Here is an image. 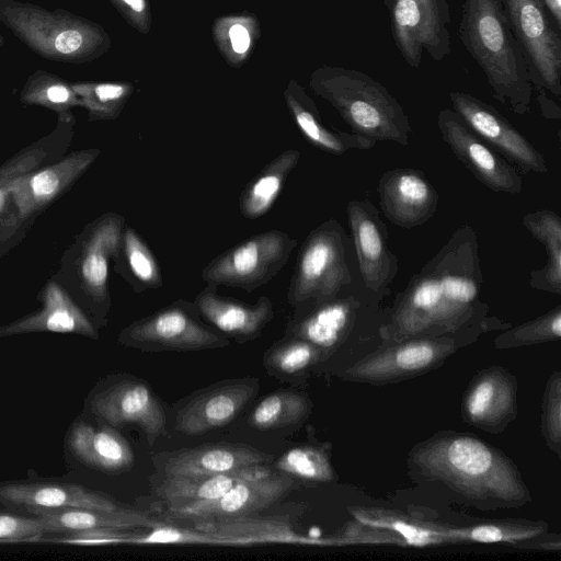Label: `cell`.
<instances>
[{
    "instance_id": "ffe728a7",
    "label": "cell",
    "mask_w": 561,
    "mask_h": 561,
    "mask_svg": "<svg viewBox=\"0 0 561 561\" xmlns=\"http://www.w3.org/2000/svg\"><path fill=\"white\" fill-rule=\"evenodd\" d=\"M0 504L33 514L71 508L114 512L126 507L80 484L54 481L0 483Z\"/></svg>"
},
{
    "instance_id": "e0dca14e",
    "label": "cell",
    "mask_w": 561,
    "mask_h": 561,
    "mask_svg": "<svg viewBox=\"0 0 561 561\" xmlns=\"http://www.w3.org/2000/svg\"><path fill=\"white\" fill-rule=\"evenodd\" d=\"M92 414L112 427L138 426L149 445L167 433V415L148 385L122 379L95 391L90 400Z\"/></svg>"
},
{
    "instance_id": "484cf974",
    "label": "cell",
    "mask_w": 561,
    "mask_h": 561,
    "mask_svg": "<svg viewBox=\"0 0 561 561\" xmlns=\"http://www.w3.org/2000/svg\"><path fill=\"white\" fill-rule=\"evenodd\" d=\"M196 529L225 536L237 546L255 543L291 545H343L344 540L316 539L304 536L294 529L288 515L254 516V514L226 517L194 519Z\"/></svg>"
},
{
    "instance_id": "3957f363",
    "label": "cell",
    "mask_w": 561,
    "mask_h": 561,
    "mask_svg": "<svg viewBox=\"0 0 561 561\" xmlns=\"http://www.w3.org/2000/svg\"><path fill=\"white\" fill-rule=\"evenodd\" d=\"M458 36L485 73L493 98L515 114H527L534 90L502 1L463 0Z\"/></svg>"
},
{
    "instance_id": "52a82bcc",
    "label": "cell",
    "mask_w": 561,
    "mask_h": 561,
    "mask_svg": "<svg viewBox=\"0 0 561 561\" xmlns=\"http://www.w3.org/2000/svg\"><path fill=\"white\" fill-rule=\"evenodd\" d=\"M380 300L359 279L335 299L295 308L296 314L288 323L287 333L312 343L324 354L346 342L356 331L381 325L385 312H380Z\"/></svg>"
},
{
    "instance_id": "2e32d148",
    "label": "cell",
    "mask_w": 561,
    "mask_h": 561,
    "mask_svg": "<svg viewBox=\"0 0 561 561\" xmlns=\"http://www.w3.org/2000/svg\"><path fill=\"white\" fill-rule=\"evenodd\" d=\"M437 127L456 158L480 183L496 193L522 192L518 170L482 140L456 112L442 110Z\"/></svg>"
},
{
    "instance_id": "e575fe53",
    "label": "cell",
    "mask_w": 561,
    "mask_h": 561,
    "mask_svg": "<svg viewBox=\"0 0 561 561\" xmlns=\"http://www.w3.org/2000/svg\"><path fill=\"white\" fill-rule=\"evenodd\" d=\"M274 466L278 472L309 482H329L334 478L329 456L321 448L311 445L287 450Z\"/></svg>"
},
{
    "instance_id": "ab89813d",
    "label": "cell",
    "mask_w": 561,
    "mask_h": 561,
    "mask_svg": "<svg viewBox=\"0 0 561 561\" xmlns=\"http://www.w3.org/2000/svg\"><path fill=\"white\" fill-rule=\"evenodd\" d=\"M541 428L547 445L559 456L561 453V376L559 371L550 377L546 386Z\"/></svg>"
},
{
    "instance_id": "44dd1931",
    "label": "cell",
    "mask_w": 561,
    "mask_h": 561,
    "mask_svg": "<svg viewBox=\"0 0 561 561\" xmlns=\"http://www.w3.org/2000/svg\"><path fill=\"white\" fill-rule=\"evenodd\" d=\"M516 380L502 367L480 371L462 399L463 420L490 433L502 432L517 414Z\"/></svg>"
},
{
    "instance_id": "f546056e",
    "label": "cell",
    "mask_w": 561,
    "mask_h": 561,
    "mask_svg": "<svg viewBox=\"0 0 561 561\" xmlns=\"http://www.w3.org/2000/svg\"><path fill=\"white\" fill-rule=\"evenodd\" d=\"M523 226L541 242L547 252L546 264L529 273L531 288L549 294H561V219L550 209L528 213Z\"/></svg>"
},
{
    "instance_id": "5bb4252c",
    "label": "cell",
    "mask_w": 561,
    "mask_h": 561,
    "mask_svg": "<svg viewBox=\"0 0 561 561\" xmlns=\"http://www.w3.org/2000/svg\"><path fill=\"white\" fill-rule=\"evenodd\" d=\"M449 99L453 111L518 172H548L547 161L540 151L493 105L460 91L450 92Z\"/></svg>"
},
{
    "instance_id": "8fae6325",
    "label": "cell",
    "mask_w": 561,
    "mask_h": 561,
    "mask_svg": "<svg viewBox=\"0 0 561 561\" xmlns=\"http://www.w3.org/2000/svg\"><path fill=\"white\" fill-rule=\"evenodd\" d=\"M297 240L280 230H268L244 240L213 259L203 270L204 282L253 291L287 263Z\"/></svg>"
},
{
    "instance_id": "8992f818",
    "label": "cell",
    "mask_w": 561,
    "mask_h": 561,
    "mask_svg": "<svg viewBox=\"0 0 561 561\" xmlns=\"http://www.w3.org/2000/svg\"><path fill=\"white\" fill-rule=\"evenodd\" d=\"M99 154L95 148L77 150L13 183L9 203L0 216V254L24 236L30 222L64 195Z\"/></svg>"
},
{
    "instance_id": "7a4b0ae2",
    "label": "cell",
    "mask_w": 561,
    "mask_h": 561,
    "mask_svg": "<svg viewBox=\"0 0 561 561\" xmlns=\"http://www.w3.org/2000/svg\"><path fill=\"white\" fill-rule=\"evenodd\" d=\"M408 462L413 473L482 510L519 507L530 501L513 461L472 435L437 434L416 445Z\"/></svg>"
},
{
    "instance_id": "bcb514c9",
    "label": "cell",
    "mask_w": 561,
    "mask_h": 561,
    "mask_svg": "<svg viewBox=\"0 0 561 561\" xmlns=\"http://www.w3.org/2000/svg\"><path fill=\"white\" fill-rule=\"evenodd\" d=\"M542 115L547 118L559 119L561 117L560 107L547 96L546 91L536 93Z\"/></svg>"
},
{
    "instance_id": "ac0fdd59",
    "label": "cell",
    "mask_w": 561,
    "mask_h": 561,
    "mask_svg": "<svg viewBox=\"0 0 561 561\" xmlns=\"http://www.w3.org/2000/svg\"><path fill=\"white\" fill-rule=\"evenodd\" d=\"M294 483L288 474L271 472L240 481L216 500L168 505L167 515L194 520L256 514L285 496Z\"/></svg>"
},
{
    "instance_id": "30bf717a",
    "label": "cell",
    "mask_w": 561,
    "mask_h": 561,
    "mask_svg": "<svg viewBox=\"0 0 561 561\" xmlns=\"http://www.w3.org/2000/svg\"><path fill=\"white\" fill-rule=\"evenodd\" d=\"M125 218L116 213H106L85 226L70 250V283L81 298L100 314L111 306L108 277L111 262L116 259Z\"/></svg>"
},
{
    "instance_id": "ee69618b",
    "label": "cell",
    "mask_w": 561,
    "mask_h": 561,
    "mask_svg": "<svg viewBox=\"0 0 561 561\" xmlns=\"http://www.w3.org/2000/svg\"><path fill=\"white\" fill-rule=\"evenodd\" d=\"M39 100L46 101L51 106L62 110L71 104L72 95L66 87L55 84L48 87L39 96Z\"/></svg>"
},
{
    "instance_id": "d6986e66",
    "label": "cell",
    "mask_w": 561,
    "mask_h": 561,
    "mask_svg": "<svg viewBox=\"0 0 561 561\" xmlns=\"http://www.w3.org/2000/svg\"><path fill=\"white\" fill-rule=\"evenodd\" d=\"M379 206L393 225L411 229L431 219L438 207V193L422 170L394 168L377 185Z\"/></svg>"
},
{
    "instance_id": "ba28073f",
    "label": "cell",
    "mask_w": 561,
    "mask_h": 561,
    "mask_svg": "<svg viewBox=\"0 0 561 561\" xmlns=\"http://www.w3.org/2000/svg\"><path fill=\"white\" fill-rule=\"evenodd\" d=\"M501 322L496 318L454 333L386 342L383 346L355 363L344 373L352 381L381 383L428 370L455 352L457 345Z\"/></svg>"
},
{
    "instance_id": "7bdbcfd3",
    "label": "cell",
    "mask_w": 561,
    "mask_h": 561,
    "mask_svg": "<svg viewBox=\"0 0 561 561\" xmlns=\"http://www.w3.org/2000/svg\"><path fill=\"white\" fill-rule=\"evenodd\" d=\"M83 38L79 31L67 30L58 34L54 41V47L61 54H71L80 48Z\"/></svg>"
},
{
    "instance_id": "836d02e7",
    "label": "cell",
    "mask_w": 561,
    "mask_h": 561,
    "mask_svg": "<svg viewBox=\"0 0 561 561\" xmlns=\"http://www.w3.org/2000/svg\"><path fill=\"white\" fill-rule=\"evenodd\" d=\"M310 408L309 399L299 392L276 391L259 402L249 423L259 430L286 427L304 422Z\"/></svg>"
},
{
    "instance_id": "6da1fadb",
    "label": "cell",
    "mask_w": 561,
    "mask_h": 561,
    "mask_svg": "<svg viewBox=\"0 0 561 561\" xmlns=\"http://www.w3.org/2000/svg\"><path fill=\"white\" fill-rule=\"evenodd\" d=\"M483 274L478 236L470 225L457 228L439 251L414 274L385 311V342L437 336L489 321L480 299Z\"/></svg>"
},
{
    "instance_id": "7c38bea8",
    "label": "cell",
    "mask_w": 561,
    "mask_h": 561,
    "mask_svg": "<svg viewBox=\"0 0 561 561\" xmlns=\"http://www.w3.org/2000/svg\"><path fill=\"white\" fill-rule=\"evenodd\" d=\"M393 42L414 69L425 50L434 61L451 51L448 0H383Z\"/></svg>"
},
{
    "instance_id": "c3c4849f",
    "label": "cell",
    "mask_w": 561,
    "mask_h": 561,
    "mask_svg": "<svg viewBox=\"0 0 561 561\" xmlns=\"http://www.w3.org/2000/svg\"><path fill=\"white\" fill-rule=\"evenodd\" d=\"M134 11L141 12L145 8V0H123Z\"/></svg>"
},
{
    "instance_id": "9a60e30c",
    "label": "cell",
    "mask_w": 561,
    "mask_h": 561,
    "mask_svg": "<svg viewBox=\"0 0 561 561\" xmlns=\"http://www.w3.org/2000/svg\"><path fill=\"white\" fill-rule=\"evenodd\" d=\"M359 276L381 299L398 273V259L388 242L387 227L377 207L368 199H354L346 207Z\"/></svg>"
},
{
    "instance_id": "4316f807",
    "label": "cell",
    "mask_w": 561,
    "mask_h": 561,
    "mask_svg": "<svg viewBox=\"0 0 561 561\" xmlns=\"http://www.w3.org/2000/svg\"><path fill=\"white\" fill-rule=\"evenodd\" d=\"M68 444L72 455L82 463L106 472H121L134 465L128 442L111 427L96 428L85 422L72 425Z\"/></svg>"
},
{
    "instance_id": "b9f144b4",
    "label": "cell",
    "mask_w": 561,
    "mask_h": 561,
    "mask_svg": "<svg viewBox=\"0 0 561 561\" xmlns=\"http://www.w3.org/2000/svg\"><path fill=\"white\" fill-rule=\"evenodd\" d=\"M125 94V89L117 84H100L94 88L93 101L90 102L89 106L95 103L91 110L100 115L111 116L112 108Z\"/></svg>"
},
{
    "instance_id": "f35d334b",
    "label": "cell",
    "mask_w": 561,
    "mask_h": 561,
    "mask_svg": "<svg viewBox=\"0 0 561 561\" xmlns=\"http://www.w3.org/2000/svg\"><path fill=\"white\" fill-rule=\"evenodd\" d=\"M122 543L131 545H220L237 546L225 536H219L196 528H183L160 524L144 534H123Z\"/></svg>"
},
{
    "instance_id": "d6a6232c",
    "label": "cell",
    "mask_w": 561,
    "mask_h": 561,
    "mask_svg": "<svg viewBox=\"0 0 561 561\" xmlns=\"http://www.w3.org/2000/svg\"><path fill=\"white\" fill-rule=\"evenodd\" d=\"M290 108L295 122L305 138L314 147L332 153L343 154L348 150L371 149L377 141L354 133H347L325 126L312 103L290 99Z\"/></svg>"
},
{
    "instance_id": "1f68e13d",
    "label": "cell",
    "mask_w": 561,
    "mask_h": 561,
    "mask_svg": "<svg viewBox=\"0 0 561 561\" xmlns=\"http://www.w3.org/2000/svg\"><path fill=\"white\" fill-rule=\"evenodd\" d=\"M114 263L116 271L129 283L135 293L140 294L162 285V274L156 256L130 226L124 227Z\"/></svg>"
},
{
    "instance_id": "603a6c76",
    "label": "cell",
    "mask_w": 561,
    "mask_h": 561,
    "mask_svg": "<svg viewBox=\"0 0 561 561\" xmlns=\"http://www.w3.org/2000/svg\"><path fill=\"white\" fill-rule=\"evenodd\" d=\"M42 308L0 327V337L36 333H72L96 340L99 333L85 312L56 280L49 279L41 293Z\"/></svg>"
},
{
    "instance_id": "277c9868",
    "label": "cell",
    "mask_w": 561,
    "mask_h": 561,
    "mask_svg": "<svg viewBox=\"0 0 561 561\" xmlns=\"http://www.w3.org/2000/svg\"><path fill=\"white\" fill-rule=\"evenodd\" d=\"M318 92L339 111L354 134L375 141L409 144L412 127L398 100L380 82L354 69H328Z\"/></svg>"
},
{
    "instance_id": "74e56055",
    "label": "cell",
    "mask_w": 561,
    "mask_h": 561,
    "mask_svg": "<svg viewBox=\"0 0 561 561\" xmlns=\"http://www.w3.org/2000/svg\"><path fill=\"white\" fill-rule=\"evenodd\" d=\"M561 336V306L558 305L545 314L508 329L496 336V348H511L543 342L557 341Z\"/></svg>"
},
{
    "instance_id": "4dcf8cb0",
    "label": "cell",
    "mask_w": 561,
    "mask_h": 561,
    "mask_svg": "<svg viewBox=\"0 0 561 561\" xmlns=\"http://www.w3.org/2000/svg\"><path fill=\"white\" fill-rule=\"evenodd\" d=\"M299 159V150H285L245 185L239 197L240 213L244 218L256 219L271 209Z\"/></svg>"
},
{
    "instance_id": "7402d4cb",
    "label": "cell",
    "mask_w": 561,
    "mask_h": 561,
    "mask_svg": "<svg viewBox=\"0 0 561 561\" xmlns=\"http://www.w3.org/2000/svg\"><path fill=\"white\" fill-rule=\"evenodd\" d=\"M164 476L201 477L230 473L247 467L267 465L274 457L249 445L205 444L158 455Z\"/></svg>"
},
{
    "instance_id": "f1b7e54d",
    "label": "cell",
    "mask_w": 561,
    "mask_h": 561,
    "mask_svg": "<svg viewBox=\"0 0 561 561\" xmlns=\"http://www.w3.org/2000/svg\"><path fill=\"white\" fill-rule=\"evenodd\" d=\"M47 535L64 534L90 529L127 530L131 528H152L163 524L145 512L125 507L107 512L99 510L71 508L41 512Z\"/></svg>"
},
{
    "instance_id": "d590c367",
    "label": "cell",
    "mask_w": 561,
    "mask_h": 561,
    "mask_svg": "<svg viewBox=\"0 0 561 561\" xmlns=\"http://www.w3.org/2000/svg\"><path fill=\"white\" fill-rule=\"evenodd\" d=\"M323 352L312 343L293 335L275 343L264 356L266 369L280 375H298L320 360Z\"/></svg>"
},
{
    "instance_id": "4fadbf2b",
    "label": "cell",
    "mask_w": 561,
    "mask_h": 561,
    "mask_svg": "<svg viewBox=\"0 0 561 561\" xmlns=\"http://www.w3.org/2000/svg\"><path fill=\"white\" fill-rule=\"evenodd\" d=\"M194 302L178 300L134 321L119 333L121 344L142 350H206L229 341L199 320Z\"/></svg>"
},
{
    "instance_id": "f6af8a7d",
    "label": "cell",
    "mask_w": 561,
    "mask_h": 561,
    "mask_svg": "<svg viewBox=\"0 0 561 561\" xmlns=\"http://www.w3.org/2000/svg\"><path fill=\"white\" fill-rule=\"evenodd\" d=\"M232 49L237 54H243L250 46V35L248 30L241 24H234L229 30Z\"/></svg>"
},
{
    "instance_id": "7dc6e473",
    "label": "cell",
    "mask_w": 561,
    "mask_h": 561,
    "mask_svg": "<svg viewBox=\"0 0 561 561\" xmlns=\"http://www.w3.org/2000/svg\"><path fill=\"white\" fill-rule=\"evenodd\" d=\"M556 25L561 30V0H542Z\"/></svg>"
},
{
    "instance_id": "9c48e42d",
    "label": "cell",
    "mask_w": 561,
    "mask_h": 561,
    "mask_svg": "<svg viewBox=\"0 0 561 561\" xmlns=\"http://www.w3.org/2000/svg\"><path fill=\"white\" fill-rule=\"evenodd\" d=\"M526 61L533 90L561 95L560 28L542 0H501Z\"/></svg>"
},
{
    "instance_id": "d4e9b609",
    "label": "cell",
    "mask_w": 561,
    "mask_h": 561,
    "mask_svg": "<svg viewBox=\"0 0 561 561\" xmlns=\"http://www.w3.org/2000/svg\"><path fill=\"white\" fill-rule=\"evenodd\" d=\"M217 289V285L206 283L193 302L199 314L221 333L244 342L256 337L273 319L268 297L262 296L255 304H248L222 297Z\"/></svg>"
},
{
    "instance_id": "60d3db41",
    "label": "cell",
    "mask_w": 561,
    "mask_h": 561,
    "mask_svg": "<svg viewBox=\"0 0 561 561\" xmlns=\"http://www.w3.org/2000/svg\"><path fill=\"white\" fill-rule=\"evenodd\" d=\"M45 535L46 524L39 515L26 517L0 513V542H36Z\"/></svg>"
},
{
    "instance_id": "8d00e7d4",
    "label": "cell",
    "mask_w": 561,
    "mask_h": 561,
    "mask_svg": "<svg viewBox=\"0 0 561 561\" xmlns=\"http://www.w3.org/2000/svg\"><path fill=\"white\" fill-rule=\"evenodd\" d=\"M57 147L59 140L43 138L23 148L0 165V216L9 203L13 183L20 176L42 167Z\"/></svg>"
},
{
    "instance_id": "5b68a950",
    "label": "cell",
    "mask_w": 561,
    "mask_h": 561,
    "mask_svg": "<svg viewBox=\"0 0 561 561\" xmlns=\"http://www.w3.org/2000/svg\"><path fill=\"white\" fill-rule=\"evenodd\" d=\"M350 239L336 219L320 224L301 244L287 299L291 307H312L351 289L360 278L348 264Z\"/></svg>"
},
{
    "instance_id": "cb8c5ba5",
    "label": "cell",
    "mask_w": 561,
    "mask_h": 561,
    "mask_svg": "<svg viewBox=\"0 0 561 561\" xmlns=\"http://www.w3.org/2000/svg\"><path fill=\"white\" fill-rule=\"evenodd\" d=\"M257 388V380L245 379L204 391L178 412L175 428L186 435H201L227 425L254 397Z\"/></svg>"
},
{
    "instance_id": "83f0119b",
    "label": "cell",
    "mask_w": 561,
    "mask_h": 561,
    "mask_svg": "<svg viewBox=\"0 0 561 561\" xmlns=\"http://www.w3.org/2000/svg\"><path fill=\"white\" fill-rule=\"evenodd\" d=\"M271 472L266 465H257L216 476H164L154 493L168 505L210 501L218 499L240 481L265 477Z\"/></svg>"
}]
</instances>
